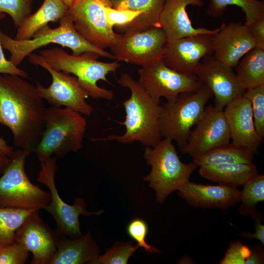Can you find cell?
<instances>
[{"instance_id":"6da1fadb","label":"cell","mask_w":264,"mask_h":264,"mask_svg":"<svg viewBox=\"0 0 264 264\" xmlns=\"http://www.w3.org/2000/svg\"><path fill=\"white\" fill-rule=\"evenodd\" d=\"M46 108L36 86L18 75L0 74V124L11 130L15 147L34 152L44 129Z\"/></svg>"},{"instance_id":"7a4b0ae2","label":"cell","mask_w":264,"mask_h":264,"mask_svg":"<svg viewBox=\"0 0 264 264\" xmlns=\"http://www.w3.org/2000/svg\"><path fill=\"white\" fill-rule=\"evenodd\" d=\"M117 82L131 91L130 97L123 103L126 116L122 124L126 131L120 135L111 134L92 140H114L124 144L138 142L146 147L154 146L162 138L159 131L160 103L153 98L138 81L128 73H123Z\"/></svg>"},{"instance_id":"3957f363","label":"cell","mask_w":264,"mask_h":264,"mask_svg":"<svg viewBox=\"0 0 264 264\" xmlns=\"http://www.w3.org/2000/svg\"><path fill=\"white\" fill-rule=\"evenodd\" d=\"M86 128L87 120L82 114L67 108H47L44 129L34 152L40 163L81 150Z\"/></svg>"},{"instance_id":"277c9868","label":"cell","mask_w":264,"mask_h":264,"mask_svg":"<svg viewBox=\"0 0 264 264\" xmlns=\"http://www.w3.org/2000/svg\"><path fill=\"white\" fill-rule=\"evenodd\" d=\"M40 55L52 68L72 74L76 77L89 96L107 100L113 98V91L100 87L97 82L102 80L110 83L107 75L110 72L115 73L120 66L118 61L100 62L97 60L100 56L97 53L87 52L79 55H70L58 47L41 50Z\"/></svg>"},{"instance_id":"5b68a950","label":"cell","mask_w":264,"mask_h":264,"mask_svg":"<svg viewBox=\"0 0 264 264\" xmlns=\"http://www.w3.org/2000/svg\"><path fill=\"white\" fill-rule=\"evenodd\" d=\"M59 22L57 27L52 28L47 25L27 40H16L0 31L2 46L10 53L9 60L18 66L34 51L50 44L67 47L74 55L93 52L103 57L115 59L111 53L93 46L84 39L76 30L68 13Z\"/></svg>"},{"instance_id":"8992f818","label":"cell","mask_w":264,"mask_h":264,"mask_svg":"<svg viewBox=\"0 0 264 264\" xmlns=\"http://www.w3.org/2000/svg\"><path fill=\"white\" fill-rule=\"evenodd\" d=\"M144 157L151 170L143 180L149 182V186L155 192L156 201L160 203L170 193L189 181L198 167L193 162H182L173 141L168 138L161 139L153 147H146Z\"/></svg>"},{"instance_id":"52a82bcc","label":"cell","mask_w":264,"mask_h":264,"mask_svg":"<svg viewBox=\"0 0 264 264\" xmlns=\"http://www.w3.org/2000/svg\"><path fill=\"white\" fill-rule=\"evenodd\" d=\"M212 96L208 87L202 84L196 90L181 93L174 100L160 104L159 131L161 137L176 142L181 149Z\"/></svg>"},{"instance_id":"ba28073f","label":"cell","mask_w":264,"mask_h":264,"mask_svg":"<svg viewBox=\"0 0 264 264\" xmlns=\"http://www.w3.org/2000/svg\"><path fill=\"white\" fill-rule=\"evenodd\" d=\"M30 154L18 149L9 156V164L0 177V206L44 209L50 202L49 192L33 184L25 172L26 159Z\"/></svg>"},{"instance_id":"9c48e42d","label":"cell","mask_w":264,"mask_h":264,"mask_svg":"<svg viewBox=\"0 0 264 264\" xmlns=\"http://www.w3.org/2000/svg\"><path fill=\"white\" fill-rule=\"evenodd\" d=\"M57 159L52 157L41 163V170L37 180L48 188L51 197L50 202L44 209L54 218L56 224L55 231L59 235L69 238L78 237L82 235L80 229V216L99 215L104 211H88L86 202L81 198H76L72 205H69L63 200L55 183V174L57 170L56 163Z\"/></svg>"},{"instance_id":"30bf717a","label":"cell","mask_w":264,"mask_h":264,"mask_svg":"<svg viewBox=\"0 0 264 264\" xmlns=\"http://www.w3.org/2000/svg\"><path fill=\"white\" fill-rule=\"evenodd\" d=\"M32 64L42 66L51 75L52 83L48 88L35 82L40 96L52 107H65L82 114L89 116L93 108L86 101L89 97L74 75L51 67L40 54L32 53L28 56Z\"/></svg>"},{"instance_id":"8fae6325","label":"cell","mask_w":264,"mask_h":264,"mask_svg":"<svg viewBox=\"0 0 264 264\" xmlns=\"http://www.w3.org/2000/svg\"><path fill=\"white\" fill-rule=\"evenodd\" d=\"M112 7L111 0H76L68 8L76 30L93 46L105 50L119 39L107 22L104 7Z\"/></svg>"},{"instance_id":"7c38bea8","label":"cell","mask_w":264,"mask_h":264,"mask_svg":"<svg viewBox=\"0 0 264 264\" xmlns=\"http://www.w3.org/2000/svg\"><path fill=\"white\" fill-rule=\"evenodd\" d=\"M167 41L160 27H152L120 34L118 40L110 49L116 60L143 67L162 59Z\"/></svg>"},{"instance_id":"4fadbf2b","label":"cell","mask_w":264,"mask_h":264,"mask_svg":"<svg viewBox=\"0 0 264 264\" xmlns=\"http://www.w3.org/2000/svg\"><path fill=\"white\" fill-rule=\"evenodd\" d=\"M137 80L147 93L157 102L165 98L174 100L180 93L199 88L202 84L194 74L183 73L167 66L162 59L138 70Z\"/></svg>"},{"instance_id":"5bb4252c","label":"cell","mask_w":264,"mask_h":264,"mask_svg":"<svg viewBox=\"0 0 264 264\" xmlns=\"http://www.w3.org/2000/svg\"><path fill=\"white\" fill-rule=\"evenodd\" d=\"M231 136L223 110L205 107L200 119L180 149L193 158L230 142Z\"/></svg>"},{"instance_id":"9a60e30c","label":"cell","mask_w":264,"mask_h":264,"mask_svg":"<svg viewBox=\"0 0 264 264\" xmlns=\"http://www.w3.org/2000/svg\"><path fill=\"white\" fill-rule=\"evenodd\" d=\"M194 74L199 82L211 90L214 96V107L220 110L243 94L233 68L217 60L213 56L204 58Z\"/></svg>"},{"instance_id":"2e32d148","label":"cell","mask_w":264,"mask_h":264,"mask_svg":"<svg viewBox=\"0 0 264 264\" xmlns=\"http://www.w3.org/2000/svg\"><path fill=\"white\" fill-rule=\"evenodd\" d=\"M214 35L199 34L167 41L161 59L175 70L194 74L201 61L213 55Z\"/></svg>"},{"instance_id":"e0dca14e","label":"cell","mask_w":264,"mask_h":264,"mask_svg":"<svg viewBox=\"0 0 264 264\" xmlns=\"http://www.w3.org/2000/svg\"><path fill=\"white\" fill-rule=\"evenodd\" d=\"M37 209L17 230L14 242L23 245L32 255L31 264H49L57 250L58 234L44 222Z\"/></svg>"},{"instance_id":"ac0fdd59","label":"cell","mask_w":264,"mask_h":264,"mask_svg":"<svg viewBox=\"0 0 264 264\" xmlns=\"http://www.w3.org/2000/svg\"><path fill=\"white\" fill-rule=\"evenodd\" d=\"M213 57L229 66L235 67L242 58L256 47L247 26L241 22H222L213 39Z\"/></svg>"},{"instance_id":"d6986e66","label":"cell","mask_w":264,"mask_h":264,"mask_svg":"<svg viewBox=\"0 0 264 264\" xmlns=\"http://www.w3.org/2000/svg\"><path fill=\"white\" fill-rule=\"evenodd\" d=\"M223 111L232 142L257 152L263 138L255 128L250 101L243 94L240 95L228 104Z\"/></svg>"},{"instance_id":"ffe728a7","label":"cell","mask_w":264,"mask_h":264,"mask_svg":"<svg viewBox=\"0 0 264 264\" xmlns=\"http://www.w3.org/2000/svg\"><path fill=\"white\" fill-rule=\"evenodd\" d=\"M202 0H166L159 20L167 41L199 34L215 35L220 27L215 29L204 27L196 28L192 24L186 11L189 5L202 6Z\"/></svg>"},{"instance_id":"44dd1931","label":"cell","mask_w":264,"mask_h":264,"mask_svg":"<svg viewBox=\"0 0 264 264\" xmlns=\"http://www.w3.org/2000/svg\"><path fill=\"white\" fill-rule=\"evenodd\" d=\"M178 191L180 197L196 207L226 210L240 202L241 191L237 187L221 184L203 185L189 181Z\"/></svg>"},{"instance_id":"7402d4cb","label":"cell","mask_w":264,"mask_h":264,"mask_svg":"<svg viewBox=\"0 0 264 264\" xmlns=\"http://www.w3.org/2000/svg\"><path fill=\"white\" fill-rule=\"evenodd\" d=\"M99 253L89 232L76 238L58 235L57 250L49 264H92Z\"/></svg>"},{"instance_id":"603a6c76","label":"cell","mask_w":264,"mask_h":264,"mask_svg":"<svg viewBox=\"0 0 264 264\" xmlns=\"http://www.w3.org/2000/svg\"><path fill=\"white\" fill-rule=\"evenodd\" d=\"M166 0H111L112 7L141 12L131 22L113 27L121 34L160 27L159 20Z\"/></svg>"},{"instance_id":"cb8c5ba5","label":"cell","mask_w":264,"mask_h":264,"mask_svg":"<svg viewBox=\"0 0 264 264\" xmlns=\"http://www.w3.org/2000/svg\"><path fill=\"white\" fill-rule=\"evenodd\" d=\"M68 7L63 0H44L39 9L30 15L18 28L15 39H31L50 22H57L67 15Z\"/></svg>"},{"instance_id":"d4e9b609","label":"cell","mask_w":264,"mask_h":264,"mask_svg":"<svg viewBox=\"0 0 264 264\" xmlns=\"http://www.w3.org/2000/svg\"><path fill=\"white\" fill-rule=\"evenodd\" d=\"M199 175L219 184L237 187L258 174L256 166L243 163H223L199 167Z\"/></svg>"},{"instance_id":"484cf974","label":"cell","mask_w":264,"mask_h":264,"mask_svg":"<svg viewBox=\"0 0 264 264\" xmlns=\"http://www.w3.org/2000/svg\"><path fill=\"white\" fill-rule=\"evenodd\" d=\"M235 67L238 82L244 90L264 85V49H252Z\"/></svg>"},{"instance_id":"4316f807","label":"cell","mask_w":264,"mask_h":264,"mask_svg":"<svg viewBox=\"0 0 264 264\" xmlns=\"http://www.w3.org/2000/svg\"><path fill=\"white\" fill-rule=\"evenodd\" d=\"M254 153L250 149L232 142L212 149L193 158L198 166L223 163H252Z\"/></svg>"},{"instance_id":"83f0119b","label":"cell","mask_w":264,"mask_h":264,"mask_svg":"<svg viewBox=\"0 0 264 264\" xmlns=\"http://www.w3.org/2000/svg\"><path fill=\"white\" fill-rule=\"evenodd\" d=\"M232 5L239 7L244 12L246 25L264 18V2L260 0H210L207 14L212 17H220Z\"/></svg>"},{"instance_id":"f1b7e54d","label":"cell","mask_w":264,"mask_h":264,"mask_svg":"<svg viewBox=\"0 0 264 264\" xmlns=\"http://www.w3.org/2000/svg\"><path fill=\"white\" fill-rule=\"evenodd\" d=\"M37 209H39L0 206V244L14 242L17 230L28 216Z\"/></svg>"},{"instance_id":"f546056e","label":"cell","mask_w":264,"mask_h":264,"mask_svg":"<svg viewBox=\"0 0 264 264\" xmlns=\"http://www.w3.org/2000/svg\"><path fill=\"white\" fill-rule=\"evenodd\" d=\"M241 191V204L239 209L242 215L254 217L257 212V205L264 200V176L256 174L246 181Z\"/></svg>"},{"instance_id":"4dcf8cb0","label":"cell","mask_w":264,"mask_h":264,"mask_svg":"<svg viewBox=\"0 0 264 264\" xmlns=\"http://www.w3.org/2000/svg\"><path fill=\"white\" fill-rule=\"evenodd\" d=\"M138 247L131 242H117L105 254L99 255L92 264H126Z\"/></svg>"},{"instance_id":"1f68e13d","label":"cell","mask_w":264,"mask_h":264,"mask_svg":"<svg viewBox=\"0 0 264 264\" xmlns=\"http://www.w3.org/2000/svg\"><path fill=\"white\" fill-rule=\"evenodd\" d=\"M243 95L250 102L255 128L264 136V85L245 90Z\"/></svg>"},{"instance_id":"d6a6232c","label":"cell","mask_w":264,"mask_h":264,"mask_svg":"<svg viewBox=\"0 0 264 264\" xmlns=\"http://www.w3.org/2000/svg\"><path fill=\"white\" fill-rule=\"evenodd\" d=\"M32 0H0V13L8 14L18 28L31 14Z\"/></svg>"},{"instance_id":"836d02e7","label":"cell","mask_w":264,"mask_h":264,"mask_svg":"<svg viewBox=\"0 0 264 264\" xmlns=\"http://www.w3.org/2000/svg\"><path fill=\"white\" fill-rule=\"evenodd\" d=\"M149 232L147 223L142 219H133L127 226L128 235L137 242L139 247L144 249L147 253H160V251L152 245L147 243L146 239Z\"/></svg>"},{"instance_id":"e575fe53","label":"cell","mask_w":264,"mask_h":264,"mask_svg":"<svg viewBox=\"0 0 264 264\" xmlns=\"http://www.w3.org/2000/svg\"><path fill=\"white\" fill-rule=\"evenodd\" d=\"M29 254L23 245L17 242L0 244V264H23Z\"/></svg>"},{"instance_id":"d590c367","label":"cell","mask_w":264,"mask_h":264,"mask_svg":"<svg viewBox=\"0 0 264 264\" xmlns=\"http://www.w3.org/2000/svg\"><path fill=\"white\" fill-rule=\"evenodd\" d=\"M251 253V249L247 245L237 241L230 243L220 264H244Z\"/></svg>"},{"instance_id":"8d00e7d4","label":"cell","mask_w":264,"mask_h":264,"mask_svg":"<svg viewBox=\"0 0 264 264\" xmlns=\"http://www.w3.org/2000/svg\"><path fill=\"white\" fill-rule=\"evenodd\" d=\"M104 10L107 22L113 28L115 26L131 22L141 13L138 11L120 10L107 6L104 7Z\"/></svg>"},{"instance_id":"74e56055","label":"cell","mask_w":264,"mask_h":264,"mask_svg":"<svg viewBox=\"0 0 264 264\" xmlns=\"http://www.w3.org/2000/svg\"><path fill=\"white\" fill-rule=\"evenodd\" d=\"M5 17L4 13H0V21ZM0 74L16 75L23 78L28 77L27 73L14 65L9 60L6 59L2 50L0 40Z\"/></svg>"},{"instance_id":"f35d334b","label":"cell","mask_w":264,"mask_h":264,"mask_svg":"<svg viewBox=\"0 0 264 264\" xmlns=\"http://www.w3.org/2000/svg\"><path fill=\"white\" fill-rule=\"evenodd\" d=\"M246 25L256 42V47L264 49V18Z\"/></svg>"},{"instance_id":"ab89813d","label":"cell","mask_w":264,"mask_h":264,"mask_svg":"<svg viewBox=\"0 0 264 264\" xmlns=\"http://www.w3.org/2000/svg\"><path fill=\"white\" fill-rule=\"evenodd\" d=\"M253 218L255 220V230L254 233L242 231L240 235L247 239H256L263 244H264V225L261 223V217L257 213Z\"/></svg>"},{"instance_id":"60d3db41","label":"cell","mask_w":264,"mask_h":264,"mask_svg":"<svg viewBox=\"0 0 264 264\" xmlns=\"http://www.w3.org/2000/svg\"><path fill=\"white\" fill-rule=\"evenodd\" d=\"M264 261V249L261 244H256L251 249V253L245 262V264H263Z\"/></svg>"},{"instance_id":"b9f144b4","label":"cell","mask_w":264,"mask_h":264,"mask_svg":"<svg viewBox=\"0 0 264 264\" xmlns=\"http://www.w3.org/2000/svg\"><path fill=\"white\" fill-rule=\"evenodd\" d=\"M14 151V147L8 145L6 141L3 138L0 137V152L10 156Z\"/></svg>"},{"instance_id":"7bdbcfd3","label":"cell","mask_w":264,"mask_h":264,"mask_svg":"<svg viewBox=\"0 0 264 264\" xmlns=\"http://www.w3.org/2000/svg\"><path fill=\"white\" fill-rule=\"evenodd\" d=\"M10 160L9 156L0 152V174L7 168Z\"/></svg>"},{"instance_id":"ee69618b","label":"cell","mask_w":264,"mask_h":264,"mask_svg":"<svg viewBox=\"0 0 264 264\" xmlns=\"http://www.w3.org/2000/svg\"><path fill=\"white\" fill-rule=\"evenodd\" d=\"M63 1L65 3L66 6L68 7H70L72 4L74 3L76 0H63Z\"/></svg>"}]
</instances>
